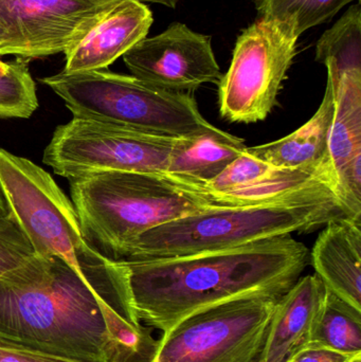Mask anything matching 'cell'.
I'll return each instance as SVG.
<instances>
[{
    "instance_id": "6da1fadb",
    "label": "cell",
    "mask_w": 361,
    "mask_h": 362,
    "mask_svg": "<svg viewBox=\"0 0 361 362\" xmlns=\"http://www.w3.org/2000/svg\"><path fill=\"white\" fill-rule=\"evenodd\" d=\"M123 262L80 274L34 255L0 276V340L87 362H118L139 337Z\"/></svg>"
},
{
    "instance_id": "7a4b0ae2",
    "label": "cell",
    "mask_w": 361,
    "mask_h": 362,
    "mask_svg": "<svg viewBox=\"0 0 361 362\" xmlns=\"http://www.w3.org/2000/svg\"><path fill=\"white\" fill-rule=\"evenodd\" d=\"M309 261L307 246L285 235L184 257L121 262L138 320L167 333L211 306L258 296L283 297Z\"/></svg>"
},
{
    "instance_id": "3957f363",
    "label": "cell",
    "mask_w": 361,
    "mask_h": 362,
    "mask_svg": "<svg viewBox=\"0 0 361 362\" xmlns=\"http://www.w3.org/2000/svg\"><path fill=\"white\" fill-rule=\"evenodd\" d=\"M353 219L326 181L264 204L218 206L153 228L121 261L167 259L235 248Z\"/></svg>"
},
{
    "instance_id": "277c9868",
    "label": "cell",
    "mask_w": 361,
    "mask_h": 362,
    "mask_svg": "<svg viewBox=\"0 0 361 362\" xmlns=\"http://www.w3.org/2000/svg\"><path fill=\"white\" fill-rule=\"evenodd\" d=\"M69 183L85 240L114 261L144 232L220 206L199 185L170 174L103 172Z\"/></svg>"
},
{
    "instance_id": "5b68a950",
    "label": "cell",
    "mask_w": 361,
    "mask_h": 362,
    "mask_svg": "<svg viewBox=\"0 0 361 362\" xmlns=\"http://www.w3.org/2000/svg\"><path fill=\"white\" fill-rule=\"evenodd\" d=\"M73 118L169 138L220 135L188 93L165 90L107 69L59 72L42 78Z\"/></svg>"
},
{
    "instance_id": "8992f818",
    "label": "cell",
    "mask_w": 361,
    "mask_h": 362,
    "mask_svg": "<svg viewBox=\"0 0 361 362\" xmlns=\"http://www.w3.org/2000/svg\"><path fill=\"white\" fill-rule=\"evenodd\" d=\"M0 191L36 255L61 257L82 274L110 261L85 240L73 204L52 176L4 148Z\"/></svg>"
},
{
    "instance_id": "52a82bcc",
    "label": "cell",
    "mask_w": 361,
    "mask_h": 362,
    "mask_svg": "<svg viewBox=\"0 0 361 362\" xmlns=\"http://www.w3.org/2000/svg\"><path fill=\"white\" fill-rule=\"evenodd\" d=\"M280 299L243 298L194 313L163 333L154 362H264Z\"/></svg>"
},
{
    "instance_id": "ba28073f",
    "label": "cell",
    "mask_w": 361,
    "mask_h": 362,
    "mask_svg": "<svg viewBox=\"0 0 361 362\" xmlns=\"http://www.w3.org/2000/svg\"><path fill=\"white\" fill-rule=\"evenodd\" d=\"M175 140L72 118L57 127L42 163L68 180L103 172L167 174Z\"/></svg>"
},
{
    "instance_id": "9c48e42d",
    "label": "cell",
    "mask_w": 361,
    "mask_h": 362,
    "mask_svg": "<svg viewBox=\"0 0 361 362\" xmlns=\"http://www.w3.org/2000/svg\"><path fill=\"white\" fill-rule=\"evenodd\" d=\"M298 36L285 23L262 18L244 30L220 82V116L256 123L271 114L296 55Z\"/></svg>"
},
{
    "instance_id": "30bf717a",
    "label": "cell",
    "mask_w": 361,
    "mask_h": 362,
    "mask_svg": "<svg viewBox=\"0 0 361 362\" xmlns=\"http://www.w3.org/2000/svg\"><path fill=\"white\" fill-rule=\"evenodd\" d=\"M119 0H0V55L65 52Z\"/></svg>"
},
{
    "instance_id": "8fae6325",
    "label": "cell",
    "mask_w": 361,
    "mask_h": 362,
    "mask_svg": "<svg viewBox=\"0 0 361 362\" xmlns=\"http://www.w3.org/2000/svg\"><path fill=\"white\" fill-rule=\"evenodd\" d=\"M123 61L131 76L176 93H190L207 83L220 84L223 78L211 37L180 23L140 40L123 55Z\"/></svg>"
},
{
    "instance_id": "7c38bea8",
    "label": "cell",
    "mask_w": 361,
    "mask_h": 362,
    "mask_svg": "<svg viewBox=\"0 0 361 362\" xmlns=\"http://www.w3.org/2000/svg\"><path fill=\"white\" fill-rule=\"evenodd\" d=\"M153 23L152 11L135 0H119L65 51L64 72L106 69L143 40Z\"/></svg>"
},
{
    "instance_id": "4fadbf2b",
    "label": "cell",
    "mask_w": 361,
    "mask_h": 362,
    "mask_svg": "<svg viewBox=\"0 0 361 362\" xmlns=\"http://www.w3.org/2000/svg\"><path fill=\"white\" fill-rule=\"evenodd\" d=\"M311 262L329 291L361 310V223L341 219L326 225Z\"/></svg>"
},
{
    "instance_id": "5bb4252c",
    "label": "cell",
    "mask_w": 361,
    "mask_h": 362,
    "mask_svg": "<svg viewBox=\"0 0 361 362\" xmlns=\"http://www.w3.org/2000/svg\"><path fill=\"white\" fill-rule=\"evenodd\" d=\"M326 295V286L315 274L301 276L279 300L264 362H288L309 346Z\"/></svg>"
},
{
    "instance_id": "9a60e30c",
    "label": "cell",
    "mask_w": 361,
    "mask_h": 362,
    "mask_svg": "<svg viewBox=\"0 0 361 362\" xmlns=\"http://www.w3.org/2000/svg\"><path fill=\"white\" fill-rule=\"evenodd\" d=\"M334 110V83L328 76L321 104L304 125L277 141L246 148V152L277 169L298 167L331 169L329 140Z\"/></svg>"
},
{
    "instance_id": "2e32d148",
    "label": "cell",
    "mask_w": 361,
    "mask_h": 362,
    "mask_svg": "<svg viewBox=\"0 0 361 362\" xmlns=\"http://www.w3.org/2000/svg\"><path fill=\"white\" fill-rule=\"evenodd\" d=\"M247 146L241 138L220 135L176 138L167 174L203 187L218 177Z\"/></svg>"
},
{
    "instance_id": "e0dca14e",
    "label": "cell",
    "mask_w": 361,
    "mask_h": 362,
    "mask_svg": "<svg viewBox=\"0 0 361 362\" xmlns=\"http://www.w3.org/2000/svg\"><path fill=\"white\" fill-rule=\"evenodd\" d=\"M328 76L335 87L329 157L336 191L337 180L345 168L361 155V69L347 70L338 78Z\"/></svg>"
},
{
    "instance_id": "ac0fdd59",
    "label": "cell",
    "mask_w": 361,
    "mask_h": 362,
    "mask_svg": "<svg viewBox=\"0 0 361 362\" xmlns=\"http://www.w3.org/2000/svg\"><path fill=\"white\" fill-rule=\"evenodd\" d=\"M321 181L331 183L335 191L330 168H273L260 180L241 189L229 193H208L220 206H248L278 199Z\"/></svg>"
},
{
    "instance_id": "d6986e66",
    "label": "cell",
    "mask_w": 361,
    "mask_h": 362,
    "mask_svg": "<svg viewBox=\"0 0 361 362\" xmlns=\"http://www.w3.org/2000/svg\"><path fill=\"white\" fill-rule=\"evenodd\" d=\"M309 346L361 356V310L326 289Z\"/></svg>"
},
{
    "instance_id": "ffe728a7",
    "label": "cell",
    "mask_w": 361,
    "mask_h": 362,
    "mask_svg": "<svg viewBox=\"0 0 361 362\" xmlns=\"http://www.w3.org/2000/svg\"><path fill=\"white\" fill-rule=\"evenodd\" d=\"M316 61L324 64L328 74L338 78L350 69H361V8L351 6L316 47Z\"/></svg>"
},
{
    "instance_id": "44dd1931",
    "label": "cell",
    "mask_w": 361,
    "mask_h": 362,
    "mask_svg": "<svg viewBox=\"0 0 361 362\" xmlns=\"http://www.w3.org/2000/svg\"><path fill=\"white\" fill-rule=\"evenodd\" d=\"M354 0H256L262 18L290 25L297 36L332 19Z\"/></svg>"
},
{
    "instance_id": "7402d4cb",
    "label": "cell",
    "mask_w": 361,
    "mask_h": 362,
    "mask_svg": "<svg viewBox=\"0 0 361 362\" xmlns=\"http://www.w3.org/2000/svg\"><path fill=\"white\" fill-rule=\"evenodd\" d=\"M37 107L35 83L27 62L0 59V118L27 119Z\"/></svg>"
},
{
    "instance_id": "603a6c76",
    "label": "cell",
    "mask_w": 361,
    "mask_h": 362,
    "mask_svg": "<svg viewBox=\"0 0 361 362\" xmlns=\"http://www.w3.org/2000/svg\"><path fill=\"white\" fill-rule=\"evenodd\" d=\"M273 169L247 152L235 159L218 177L205 183L203 189L209 193H229L260 180Z\"/></svg>"
},
{
    "instance_id": "cb8c5ba5",
    "label": "cell",
    "mask_w": 361,
    "mask_h": 362,
    "mask_svg": "<svg viewBox=\"0 0 361 362\" xmlns=\"http://www.w3.org/2000/svg\"><path fill=\"white\" fill-rule=\"evenodd\" d=\"M33 248L12 213L0 216V276L33 257Z\"/></svg>"
},
{
    "instance_id": "d4e9b609",
    "label": "cell",
    "mask_w": 361,
    "mask_h": 362,
    "mask_svg": "<svg viewBox=\"0 0 361 362\" xmlns=\"http://www.w3.org/2000/svg\"><path fill=\"white\" fill-rule=\"evenodd\" d=\"M0 362H87L0 340Z\"/></svg>"
},
{
    "instance_id": "484cf974",
    "label": "cell",
    "mask_w": 361,
    "mask_h": 362,
    "mask_svg": "<svg viewBox=\"0 0 361 362\" xmlns=\"http://www.w3.org/2000/svg\"><path fill=\"white\" fill-rule=\"evenodd\" d=\"M357 357L350 356L326 348L309 346L296 353L288 362H350Z\"/></svg>"
},
{
    "instance_id": "4316f807",
    "label": "cell",
    "mask_w": 361,
    "mask_h": 362,
    "mask_svg": "<svg viewBox=\"0 0 361 362\" xmlns=\"http://www.w3.org/2000/svg\"><path fill=\"white\" fill-rule=\"evenodd\" d=\"M135 1L141 2V4L153 2V4H162V6H167V8H175L179 0H135Z\"/></svg>"
},
{
    "instance_id": "83f0119b",
    "label": "cell",
    "mask_w": 361,
    "mask_h": 362,
    "mask_svg": "<svg viewBox=\"0 0 361 362\" xmlns=\"http://www.w3.org/2000/svg\"><path fill=\"white\" fill-rule=\"evenodd\" d=\"M8 212H10V211H8L6 200H4L1 191H0V216H4V215L8 214Z\"/></svg>"
},
{
    "instance_id": "f1b7e54d",
    "label": "cell",
    "mask_w": 361,
    "mask_h": 362,
    "mask_svg": "<svg viewBox=\"0 0 361 362\" xmlns=\"http://www.w3.org/2000/svg\"><path fill=\"white\" fill-rule=\"evenodd\" d=\"M350 362H361V357H357V358L353 359V361Z\"/></svg>"
}]
</instances>
